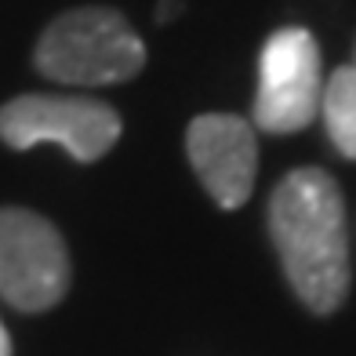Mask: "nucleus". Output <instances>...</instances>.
<instances>
[{
  "mask_svg": "<svg viewBox=\"0 0 356 356\" xmlns=\"http://www.w3.org/2000/svg\"><path fill=\"white\" fill-rule=\"evenodd\" d=\"M323 70L309 29L287 26L273 33L258 58L254 127L266 135H295L320 113Z\"/></svg>",
  "mask_w": 356,
  "mask_h": 356,
  "instance_id": "obj_5",
  "label": "nucleus"
},
{
  "mask_svg": "<svg viewBox=\"0 0 356 356\" xmlns=\"http://www.w3.org/2000/svg\"><path fill=\"white\" fill-rule=\"evenodd\" d=\"M269 236L305 309L334 313L349 295V222L338 182L323 168L284 175L269 200Z\"/></svg>",
  "mask_w": 356,
  "mask_h": 356,
  "instance_id": "obj_1",
  "label": "nucleus"
},
{
  "mask_svg": "<svg viewBox=\"0 0 356 356\" xmlns=\"http://www.w3.org/2000/svg\"><path fill=\"white\" fill-rule=\"evenodd\" d=\"M70 251L51 222L26 207H0V295L19 313H44L70 291Z\"/></svg>",
  "mask_w": 356,
  "mask_h": 356,
  "instance_id": "obj_4",
  "label": "nucleus"
},
{
  "mask_svg": "<svg viewBox=\"0 0 356 356\" xmlns=\"http://www.w3.org/2000/svg\"><path fill=\"white\" fill-rule=\"evenodd\" d=\"M186 153L200 186L218 207H244L258 175L254 124L233 113H204L186 131Z\"/></svg>",
  "mask_w": 356,
  "mask_h": 356,
  "instance_id": "obj_6",
  "label": "nucleus"
},
{
  "mask_svg": "<svg viewBox=\"0 0 356 356\" xmlns=\"http://www.w3.org/2000/svg\"><path fill=\"white\" fill-rule=\"evenodd\" d=\"M175 11H178V0H164V4H160V11H156V22H168Z\"/></svg>",
  "mask_w": 356,
  "mask_h": 356,
  "instance_id": "obj_8",
  "label": "nucleus"
},
{
  "mask_svg": "<svg viewBox=\"0 0 356 356\" xmlns=\"http://www.w3.org/2000/svg\"><path fill=\"white\" fill-rule=\"evenodd\" d=\"M0 356H11V338L4 331V323H0Z\"/></svg>",
  "mask_w": 356,
  "mask_h": 356,
  "instance_id": "obj_9",
  "label": "nucleus"
},
{
  "mask_svg": "<svg viewBox=\"0 0 356 356\" xmlns=\"http://www.w3.org/2000/svg\"><path fill=\"white\" fill-rule=\"evenodd\" d=\"M124 131L109 102L84 95H19L0 106V138L11 149L55 142L76 164H95L117 145Z\"/></svg>",
  "mask_w": 356,
  "mask_h": 356,
  "instance_id": "obj_3",
  "label": "nucleus"
},
{
  "mask_svg": "<svg viewBox=\"0 0 356 356\" xmlns=\"http://www.w3.org/2000/svg\"><path fill=\"white\" fill-rule=\"evenodd\" d=\"M33 66L58 84L106 88L142 73L145 44L113 8H73L40 33Z\"/></svg>",
  "mask_w": 356,
  "mask_h": 356,
  "instance_id": "obj_2",
  "label": "nucleus"
},
{
  "mask_svg": "<svg viewBox=\"0 0 356 356\" xmlns=\"http://www.w3.org/2000/svg\"><path fill=\"white\" fill-rule=\"evenodd\" d=\"M320 117L334 149L346 160H356V66H338L323 80Z\"/></svg>",
  "mask_w": 356,
  "mask_h": 356,
  "instance_id": "obj_7",
  "label": "nucleus"
}]
</instances>
